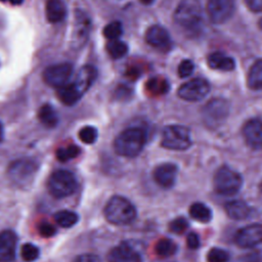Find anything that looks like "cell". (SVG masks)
I'll list each match as a JSON object with an SVG mask.
<instances>
[{"mask_svg": "<svg viewBox=\"0 0 262 262\" xmlns=\"http://www.w3.org/2000/svg\"><path fill=\"white\" fill-rule=\"evenodd\" d=\"M146 141L142 128L130 127L122 131L114 141L115 151L122 157L134 158L140 154Z\"/></svg>", "mask_w": 262, "mask_h": 262, "instance_id": "1", "label": "cell"}, {"mask_svg": "<svg viewBox=\"0 0 262 262\" xmlns=\"http://www.w3.org/2000/svg\"><path fill=\"white\" fill-rule=\"evenodd\" d=\"M105 219L115 225H126L131 223L136 217L134 206L125 198L114 195L104 207Z\"/></svg>", "mask_w": 262, "mask_h": 262, "instance_id": "2", "label": "cell"}, {"mask_svg": "<svg viewBox=\"0 0 262 262\" xmlns=\"http://www.w3.org/2000/svg\"><path fill=\"white\" fill-rule=\"evenodd\" d=\"M203 19V9L200 0H181L174 11V21L185 30L200 26Z\"/></svg>", "mask_w": 262, "mask_h": 262, "instance_id": "3", "label": "cell"}, {"mask_svg": "<svg viewBox=\"0 0 262 262\" xmlns=\"http://www.w3.org/2000/svg\"><path fill=\"white\" fill-rule=\"evenodd\" d=\"M192 140L190 130L181 125H169L163 129L161 145L168 149L185 150L190 147Z\"/></svg>", "mask_w": 262, "mask_h": 262, "instance_id": "4", "label": "cell"}, {"mask_svg": "<svg viewBox=\"0 0 262 262\" xmlns=\"http://www.w3.org/2000/svg\"><path fill=\"white\" fill-rule=\"evenodd\" d=\"M38 168V163L32 159H18L9 165L7 174L14 184L27 186L33 181Z\"/></svg>", "mask_w": 262, "mask_h": 262, "instance_id": "5", "label": "cell"}, {"mask_svg": "<svg viewBox=\"0 0 262 262\" xmlns=\"http://www.w3.org/2000/svg\"><path fill=\"white\" fill-rule=\"evenodd\" d=\"M49 192L57 199L73 194L77 188V180L73 173L67 170H57L53 172L47 182Z\"/></svg>", "mask_w": 262, "mask_h": 262, "instance_id": "6", "label": "cell"}, {"mask_svg": "<svg viewBox=\"0 0 262 262\" xmlns=\"http://www.w3.org/2000/svg\"><path fill=\"white\" fill-rule=\"evenodd\" d=\"M213 183L216 192L219 194L232 195L242 187L243 178L236 171L223 166L215 173Z\"/></svg>", "mask_w": 262, "mask_h": 262, "instance_id": "7", "label": "cell"}, {"mask_svg": "<svg viewBox=\"0 0 262 262\" xmlns=\"http://www.w3.org/2000/svg\"><path fill=\"white\" fill-rule=\"evenodd\" d=\"M229 114V103L223 98L211 99L203 108V120L209 128L221 126Z\"/></svg>", "mask_w": 262, "mask_h": 262, "instance_id": "8", "label": "cell"}, {"mask_svg": "<svg viewBox=\"0 0 262 262\" xmlns=\"http://www.w3.org/2000/svg\"><path fill=\"white\" fill-rule=\"evenodd\" d=\"M210 91V84L206 79L194 78L182 84L177 93L178 96L186 101H200Z\"/></svg>", "mask_w": 262, "mask_h": 262, "instance_id": "9", "label": "cell"}, {"mask_svg": "<svg viewBox=\"0 0 262 262\" xmlns=\"http://www.w3.org/2000/svg\"><path fill=\"white\" fill-rule=\"evenodd\" d=\"M73 75V66L69 62H61L49 66L43 72V80L49 86L59 88L69 83Z\"/></svg>", "mask_w": 262, "mask_h": 262, "instance_id": "10", "label": "cell"}, {"mask_svg": "<svg viewBox=\"0 0 262 262\" xmlns=\"http://www.w3.org/2000/svg\"><path fill=\"white\" fill-rule=\"evenodd\" d=\"M233 0H208L207 13L213 24H223L227 21L233 14Z\"/></svg>", "mask_w": 262, "mask_h": 262, "instance_id": "11", "label": "cell"}, {"mask_svg": "<svg viewBox=\"0 0 262 262\" xmlns=\"http://www.w3.org/2000/svg\"><path fill=\"white\" fill-rule=\"evenodd\" d=\"M91 29V20L87 13L82 10H77L75 13L73 33H72V45L75 48L82 47L88 40Z\"/></svg>", "mask_w": 262, "mask_h": 262, "instance_id": "12", "label": "cell"}, {"mask_svg": "<svg viewBox=\"0 0 262 262\" xmlns=\"http://www.w3.org/2000/svg\"><path fill=\"white\" fill-rule=\"evenodd\" d=\"M235 244L241 248H252L262 242V224H250L235 234Z\"/></svg>", "mask_w": 262, "mask_h": 262, "instance_id": "13", "label": "cell"}, {"mask_svg": "<svg viewBox=\"0 0 262 262\" xmlns=\"http://www.w3.org/2000/svg\"><path fill=\"white\" fill-rule=\"evenodd\" d=\"M146 42L161 51H167L172 46V40L165 28L160 25H154L145 32Z\"/></svg>", "mask_w": 262, "mask_h": 262, "instance_id": "14", "label": "cell"}, {"mask_svg": "<svg viewBox=\"0 0 262 262\" xmlns=\"http://www.w3.org/2000/svg\"><path fill=\"white\" fill-rule=\"evenodd\" d=\"M243 136L246 143L254 148H262V120L251 119L243 127Z\"/></svg>", "mask_w": 262, "mask_h": 262, "instance_id": "15", "label": "cell"}, {"mask_svg": "<svg viewBox=\"0 0 262 262\" xmlns=\"http://www.w3.org/2000/svg\"><path fill=\"white\" fill-rule=\"evenodd\" d=\"M17 237L14 231L5 229L0 232V261L12 262L15 259Z\"/></svg>", "mask_w": 262, "mask_h": 262, "instance_id": "16", "label": "cell"}, {"mask_svg": "<svg viewBox=\"0 0 262 262\" xmlns=\"http://www.w3.org/2000/svg\"><path fill=\"white\" fill-rule=\"evenodd\" d=\"M107 262H142L138 252L127 243L113 248L106 257Z\"/></svg>", "mask_w": 262, "mask_h": 262, "instance_id": "17", "label": "cell"}, {"mask_svg": "<svg viewBox=\"0 0 262 262\" xmlns=\"http://www.w3.org/2000/svg\"><path fill=\"white\" fill-rule=\"evenodd\" d=\"M155 181L164 188H170L174 185L177 176V167L171 163H164L154 170Z\"/></svg>", "mask_w": 262, "mask_h": 262, "instance_id": "18", "label": "cell"}, {"mask_svg": "<svg viewBox=\"0 0 262 262\" xmlns=\"http://www.w3.org/2000/svg\"><path fill=\"white\" fill-rule=\"evenodd\" d=\"M97 77V71L93 66L87 64L82 67L76 75L74 85L83 95L94 83Z\"/></svg>", "mask_w": 262, "mask_h": 262, "instance_id": "19", "label": "cell"}, {"mask_svg": "<svg viewBox=\"0 0 262 262\" xmlns=\"http://www.w3.org/2000/svg\"><path fill=\"white\" fill-rule=\"evenodd\" d=\"M45 14L49 23L56 24L61 21L67 14V8L62 0H47Z\"/></svg>", "mask_w": 262, "mask_h": 262, "instance_id": "20", "label": "cell"}, {"mask_svg": "<svg viewBox=\"0 0 262 262\" xmlns=\"http://www.w3.org/2000/svg\"><path fill=\"white\" fill-rule=\"evenodd\" d=\"M208 66L211 69L230 72L235 68V61L232 57L222 53V52H213L208 56Z\"/></svg>", "mask_w": 262, "mask_h": 262, "instance_id": "21", "label": "cell"}, {"mask_svg": "<svg viewBox=\"0 0 262 262\" xmlns=\"http://www.w3.org/2000/svg\"><path fill=\"white\" fill-rule=\"evenodd\" d=\"M225 211L228 217L234 220L246 219L250 216V213H251V209L247 205V203L241 200H234L226 203Z\"/></svg>", "mask_w": 262, "mask_h": 262, "instance_id": "22", "label": "cell"}, {"mask_svg": "<svg viewBox=\"0 0 262 262\" xmlns=\"http://www.w3.org/2000/svg\"><path fill=\"white\" fill-rule=\"evenodd\" d=\"M57 97L63 104L73 105L82 97V94L74 83H68L57 88Z\"/></svg>", "mask_w": 262, "mask_h": 262, "instance_id": "23", "label": "cell"}, {"mask_svg": "<svg viewBox=\"0 0 262 262\" xmlns=\"http://www.w3.org/2000/svg\"><path fill=\"white\" fill-rule=\"evenodd\" d=\"M247 84L252 90L262 89V58L257 59L251 66L247 78Z\"/></svg>", "mask_w": 262, "mask_h": 262, "instance_id": "24", "label": "cell"}, {"mask_svg": "<svg viewBox=\"0 0 262 262\" xmlns=\"http://www.w3.org/2000/svg\"><path fill=\"white\" fill-rule=\"evenodd\" d=\"M145 91L151 96H161L169 91V83L163 77H152L145 83Z\"/></svg>", "mask_w": 262, "mask_h": 262, "instance_id": "25", "label": "cell"}, {"mask_svg": "<svg viewBox=\"0 0 262 262\" xmlns=\"http://www.w3.org/2000/svg\"><path fill=\"white\" fill-rule=\"evenodd\" d=\"M38 118L47 128H54L58 123V116L50 104H44L39 108Z\"/></svg>", "mask_w": 262, "mask_h": 262, "instance_id": "26", "label": "cell"}, {"mask_svg": "<svg viewBox=\"0 0 262 262\" xmlns=\"http://www.w3.org/2000/svg\"><path fill=\"white\" fill-rule=\"evenodd\" d=\"M78 215L70 210H60L54 214V221L63 228H70L78 222Z\"/></svg>", "mask_w": 262, "mask_h": 262, "instance_id": "27", "label": "cell"}, {"mask_svg": "<svg viewBox=\"0 0 262 262\" xmlns=\"http://www.w3.org/2000/svg\"><path fill=\"white\" fill-rule=\"evenodd\" d=\"M189 215L196 221L209 222L212 218L211 210L203 203H194L189 208Z\"/></svg>", "mask_w": 262, "mask_h": 262, "instance_id": "28", "label": "cell"}, {"mask_svg": "<svg viewBox=\"0 0 262 262\" xmlns=\"http://www.w3.org/2000/svg\"><path fill=\"white\" fill-rule=\"evenodd\" d=\"M106 51L112 58L118 59L126 55L128 52V46L125 42L120 41L119 39L110 40V42L106 44Z\"/></svg>", "mask_w": 262, "mask_h": 262, "instance_id": "29", "label": "cell"}, {"mask_svg": "<svg viewBox=\"0 0 262 262\" xmlns=\"http://www.w3.org/2000/svg\"><path fill=\"white\" fill-rule=\"evenodd\" d=\"M176 249H177V247H176L175 243L169 238H161L160 241L157 242V244L155 246L156 254L163 258L172 256L176 252Z\"/></svg>", "mask_w": 262, "mask_h": 262, "instance_id": "30", "label": "cell"}, {"mask_svg": "<svg viewBox=\"0 0 262 262\" xmlns=\"http://www.w3.org/2000/svg\"><path fill=\"white\" fill-rule=\"evenodd\" d=\"M80 148L77 145H69L60 147L56 150V158L60 162H68L72 159L77 158L80 155Z\"/></svg>", "mask_w": 262, "mask_h": 262, "instance_id": "31", "label": "cell"}, {"mask_svg": "<svg viewBox=\"0 0 262 262\" xmlns=\"http://www.w3.org/2000/svg\"><path fill=\"white\" fill-rule=\"evenodd\" d=\"M20 256H21L23 260H25L26 262H33L39 258L40 251H39L38 247H36L33 244L28 243V244L23 245V247L20 249Z\"/></svg>", "mask_w": 262, "mask_h": 262, "instance_id": "32", "label": "cell"}, {"mask_svg": "<svg viewBox=\"0 0 262 262\" xmlns=\"http://www.w3.org/2000/svg\"><path fill=\"white\" fill-rule=\"evenodd\" d=\"M123 34V27L120 21H112L103 29V36L108 40H117Z\"/></svg>", "mask_w": 262, "mask_h": 262, "instance_id": "33", "label": "cell"}, {"mask_svg": "<svg viewBox=\"0 0 262 262\" xmlns=\"http://www.w3.org/2000/svg\"><path fill=\"white\" fill-rule=\"evenodd\" d=\"M97 130L92 126H85L79 131V138L86 144H92L97 139Z\"/></svg>", "mask_w": 262, "mask_h": 262, "instance_id": "34", "label": "cell"}, {"mask_svg": "<svg viewBox=\"0 0 262 262\" xmlns=\"http://www.w3.org/2000/svg\"><path fill=\"white\" fill-rule=\"evenodd\" d=\"M207 260L208 262H228L229 254L223 249L213 248L208 252Z\"/></svg>", "mask_w": 262, "mask_h": 262, "instance_id": "35", "label": "cell"}, {"mask_svg": "<svg viewBox=\"0 0 262 262\" xmlns=\"http://www.w3.org/2000/svg\"><path fill=\"white\" fill-rule=\"evenodd\" d=\"M169 228L172 232L177 233V234H181L183 233L187 228H188V222L185 218L183 217H178L176 219H174L170 225Z\"/></svg>", "mask_w": 262, "mask_h": 262, "instance_id": "36", "label": "cell"}, {"mask_svg": "<svg viewBox=\"0 0 262 262\" xmlns=\"http://www.w3.org/2000/svg\"><path fill=\"white\" fill-rule=\"evenodd\" d=\"M193 69H194V64L190 59H183L179 63L178 69H177L178 76L180 78H187L192 74Z\"/></svg>", "mask_w": 262, "mask_h": 262, "instance_id": "37", "label": "cell"}, {"mask_svg": "<svg viewBox=\"0 0 262 262\" xmlns=\"http://www.w3.org/2000/svg\"><path fill=\"white\" fill-rule=\"evenodd\" d=\"M38 231L40 233V235L44 236V237H50L53 236L56 233V229L55 227L48 223V222H42L39 224L38 226Z\"/></svg>", "mask_w": 262, "mask_h": 262, "instance_id": "38", "label": "cell"}, {"mask_svg": "<svg viewBox=\"0 0 262 262\" xmlns=\"http://www.w3.org/2000/svg\"><path fill=\"white\" fill-rule=\"evenodd\" d=\"M235 262H262V257L259 253H249L239 257Z\"/></svg>", "mask_w": 262, "mask_h": 262, "instance_id": "39", "label": "cell"}, {"mask_svg": "<svg viewBox=\"0 0 262 262\" xmlns=\"http://www.w3.org/2000/svg\"><path fill=\"white\" fill-rule=\"evenodd\" d=\"M73 262H101L99 257L94 254H82L77 256Z\"/></svg>", "mask_w": 262, "mask_h": 262, "instance_id": "40", "label": "cell"}, {"mask_svg": "<svg viewBox=\"0 0 262 262\" xmlns=\"http://www.w3.org/2000/svg\"><path fill=\"white\" fill-rule=\"evenodd\" d=\"M186 243H187V247L189 249H198L200 247V238L198 236L196 233L194 232H190L188 235H187V238H186Z\"/></svg>", "mask_w": 262, "mask_h": 262, "instance_id": "41", "label": "cell"}, {"mask_svg": "<svg viewBox=\"0 0 262 262\" xmlns=\"http://www.w3.org/2000/svg\"><path fill=\"white\" fill-rule=\"evenodd\" d=\"M247 7L253 12L262 11V0H245Z\"/></svg>", "mask_w": 262, "mask_h": 262, "instance_id": "42", "label": "cell"}, {"mask_svg": "<svg viewBox=\"0 0 262 262\" xmlns=\"http://www.w3.org/2000/svg\"><path fill=\"white\" fill-rule=\"evenodd\" d=\"M127 75H128V77H130V79L134 80V79H137V77L139 76V71L137 69H135V68L129 69L127 71Z\"/></svg>", "mask_w": 262, "mask_h": 262, "instance_id": "43", "label": "cell"}, {"mask_svg": "<svg viewBox=\"0 0 262 262\" xmlns=\"http://www.w3.org/2000/svg\"><path fill=\"white\" fill-rule=\"evenodd\" d=\"M117 94L119 95V97L122 96V95H123L124 97H127L128 95L131 94V91H129L128 88H126V87H123V88H122V87H119V88H118V91H117Z\"/></svg>", "mask_w": 262, "mask_h": 262, "instance_id": "44", "label": "cell"}, {"mask_svg": "<svg viewBox=\"0 0 262 262\" xmlns=\"http://www.w3.org/2000/svg\"><path fill=\"white\" fill-rule=\"evenodd\" d=\"M1 1H3V2L8 1V2H10V3H11V4H13V5H19V4H21V3H23V1H24V0H1Z\"/></svg>", "mask_w": 262, "mask_h": 262, "instance_id": "45", "label": "cell"}, {"mask_svg": "<svg viewBox=\"0 0 262 262\" xmlns=\"http://www.w3.org/2000/svg\"><path fill=\"white\" fill-rule=\"evenodd\" d=\"M3 136H4V130H3V125L0 122V142L3 140Z\"/></svg>", "mask_w": 262, "mask_h": 262, "instance_id": "46", "label": "cell"}, {"mask_svg": "<svg viewBox=\"0 0 262 262\" xmlns=\"http://www.w3.org/2000/svg\"><path fill=\"white\" fill-rule=\"evenodd\" d=\"M139 1H140V3L143 4V5H150L151 3H154L155 0H139Z\"/></svg>", "mask_w": 262, "mask_h": 262, "instance_id": "47", "label": "cell"}, {"mask_svg": "<svg viewBox=\"0 0 262 262\" xmlns=\"http://www.w3.org/2000/svg\"><path fill=\"white\" fill-rule=\"evenodd\" d=\"M259 28L262 30V17H261L260 20H259Z\"/></svg>", "mask_w": 262, "mask_h": 262, "instance_id": "48", "label": "cell"}, {"mask_svg": "<svg viewBox=\"0 0 262 262\" xmlns=\"http://www.w3.org/2000/svg\"><path fill=\"white\" fill-rule=\"evenodd\" d=\"M261 188H262V183H261Z\"/></svg>", "mask_w": 262, "mask_h": 262, "instance_id": "49", "label": "cell"}]
</instances>
